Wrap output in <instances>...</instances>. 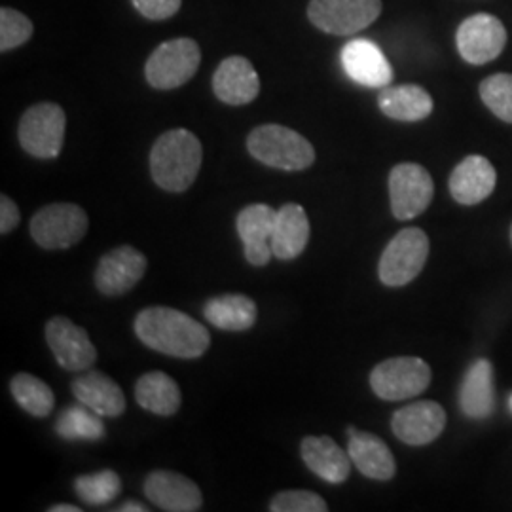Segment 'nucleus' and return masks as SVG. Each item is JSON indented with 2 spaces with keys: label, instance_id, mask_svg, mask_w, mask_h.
I'll use <instances>...</instances> for the list:
<instances>
[{
  "label": "nucleus",
  "instance_id": "obj_1",
  "mask_svg": "<svg viewBox=\"0 0 512 512\" xmlns=\"http://www.w3.org/2000/svg\"><path fill=\"white\" fill-rule=\"evenodd\" d=\"M137 338L158 353L179 359H198L211 346L205 325L183 311L167 306H152L135 317Z\"/></svg>",
  "mask_w": 512,
  "mask_h": 512
},
{
  "label": "nucleus",
  "instance_id": "obj_2",
  "mask_svg": "<svg viewBox=\"0 0 512 512\" xmlns=\"http://www.w3.org/2000/svg\"><path fill=\"white\" fill-rule=\"evenodd\" d=\"M202 160L200 139L188 129H171L150 150V173L162 190L184 192L196 181Z\"/></svg>",
  "mask_w": 512,
  "mask_h": 512
},
{
  "label": "nucleus",
  "instance_id": "obj_3",
  "mask_svg": "<svg viewBox=\"0 0 512 512\" xmlns=\"http://www.w3.org/2000/svg\"><path fill=\"white\" fill-rule=\"evenodd\" d=\"M247 150L260 164L281 171H304L315 162V148L298 131L279 124H264L247 137Z\"/></svg>",
  "mask_w": 512,
  "mask_h": 512
},
{
  "label": "nucleus",
  "instance_id": "obj_4",
  "mask_svg": "<svg viewBox=\"0 0 512 512\" xmlns=\"http://www.w3.org/2000/svg\"><path fill=\"white\" fill-rule=\"evenodd\" d=\"M202 63L200 44L192 38H173L160 44L145 65L147 82L154 90L181 88L198 73Z\"/></svg>",
  "mask_w": 512,
  "mask_h": 512
},
{
  "label": "nucleus",
  "instance_id": "obj_5",
  "mask_svg": "<svg viewBox=\"0 0 512 512\" xmlns=\"http://www.w3.org/2000/svg\"><path fill=\"white\" fill-rule=\"evenodd\" d=\"M67 116L55 103H38L25 110L19 120V145L40 160L57 158L65 143Z\"/></svg>",
  "mask_w": 512,
  "mask_h": 512
},
{
  "label": "nucleus",
  "instance_id": "obj_6",
  "mask_svg": "<svg viewBox=\"0 0 512 512\" xmlns=\"http://www.w3.org/2000/svg\"><path fill=\"white\" fill-rule=\"evenodd\" d=\"M429 256V238L420 228H404L385 247L378 274L387 287H404L420 275Z\"/></svg>",
  "mask_w": 512,
  "mask_h": 512
},
{
  "label": "nucleus",
  "instance_id": "obj_7",
  "mask_svg": "<svg viewBox=\"0 0 512 512\" xmlns=\"http://www.w3.org/2000/svg\"><path fill=\"white\" fill-rule=\"evenodd\" d=\"M382 14V0H310L308 18L323 33L349 37Z\"/></svg>",
  "mask_w": 512,
  "mask_h": 512
},
{
  "label": "nucleus",
  "instance_id": "obj_8",
  "mask_svg": "<svg viewBox=\"0 0 512 512\" xmlns=\"http://www.w3.org/2000/svg\"><path fill=\"white\" fill-rule=\"evenodd\" d=\"M88 232V215L76 203H50L31 220V236L42 249H69Z\"/></svg>",
  "mask_w": 512,
  "mask_h": 512
},
{
  "label": "nucleus",
  "instance_id": "obj_9",
  "mask_svg": "<svg viewBox=\"0 0 512 512\" xmlns=\"http://www.w3.org/2000/svg\"><path fill=\"white\" fill-rule=\"evenodd\" d=\"M431 378V368L420 357H395L372 370L370 387L384 401H404L421 395Z\"/></svg>",
  "mask_w": 512,
  "mask_h": 512
},
{
  "label": "nucleus",
  "instance_id": "obj_10",
  "mask_svg": "<svg viewBox=\"0 0 512 512\" xmlns=\"http://www.w3.org/2000/svg\"><path fill=\"white\" fill-rule=\"evenodd\" d=\"M435 184L425 167L418 164L395 165L389 173V198L393 217L410 220L420 217L421 213L433 202Z\"/></svg>",
  "mask_w": 512,
  "mask_h": 512
},
{
  "label": "nucleus",
  "instance_id": "obj_11",
  "mask_svg": "<svg viewBox=\"0 0 512 512\" xmlns=\"http://www.w3.org/2000/svg\"><path fill=\"white\" fill-rule=\"evenodd\" d=\"M459 55L471 65H486L499 57L507 44L505 25L490 14L465 19L456 33Z\"/></svg>",
  "mask_w": 512,
  "mask_h": 512
},
{
  "label": "nucleus",
  "instance_id": "obj_12",
  "mask_svg": "<svg viewBox=\"0 0 512 512\" xmlns=\"http://www.w3.org/2000/svg\"><path fill=\"white\" fill-rule=\"evenodd\" d=\"M46 342L61 368L80 372L97 361V349L88 332L67 317H54L46 325Z\"/></svg>",
  "mask_w": 512,
  "mask_h": 512
},
{
  "label": "nucleus",
  "instance_id": "obj_13",
  "mask_svg": "<svg viewBox=\"0 0 512 512\" xmlns=\"http://www.w3.org/2000/svg\"><path fill=\"white\" fill-rule=\"evenodd\" d=\"M147 272V256L131 245L109 251L97 264L95 287L99 293L116 296L131 291Z\"/></svg>",
  "mask_w": 512,
  "mask_h": 512
},
{
  "label": "nucleus",
  "instance_id": "obj_14",
  "mask_svg": "<svg viewBox=\"0 0 512 512\" xmlns=\"http://www.w3.org/2000/svg\"><path fill=\"white\" fill-rule=\"evenodd\" d=\"M342 67L349 78L365 88H385L393 80V69L384 52L366 38L349 40L342 48Z\"/></svg>",
  "mask_w": 512,
  "mask_h": 512
},
{
  "label": "nucleus",
  "instance_id": "obj_15",
  "mask_svg": "<svg viewBox=\"0 0 512 512\" xmlns=\"http://www.w3.org/2000/svg\"><path fill=\"white\" fill-rule=\"evenodd\" d=\"M446 427V412L439 403L420 401L395 412L391 429L395 437L410 446H425L440 437Z\"/></svg>",
  "mask_w": 512,
  "mask_h": 512
},
{
  "label": "nucleus",
  "instance_id": "obj_16",
  "mask_svg": "<svg viewBox=\"0 0 512 512\" xmlns=\"http://www.w3.org/2000/svg\"><path fill=\"white\" fill-rule=\"evenodd\" d=\"M277 211L266 203L247 205L239 211L236 219L239 239L243 241L245 258L253 266H266L274 251H272V234H274Z\"/></svg>",
  "mask_w": 512,
  "mask_h": 512
},
{
  "label": "nucleus",
  "instance_id": "obj_17",
  "mask_svg": "<svg viewBox=\"0 0 512 512\" xmlns=\"http://www.w3.org/2000/svg\"><path fill=\"white\" fill-rule=\"evenodd\" d=\"M145 495L162 511L196 512L203 507L202 490L175 471H154L145 480Z\"/></svg>",
  "mask_w": 512,
  "mask_h": 512
},
{
  "label": "nucleus",
  "instance_id": "obj_18",
  "mask_svg": "<svg viewBox=\"0 0 512 512\" xmlns=\"http://www.w3.org/2000/svg\"><path fill=\"white\" fill-rule=\"evenodd\" d=\"M213 92L226 105H249L258 97L260 78L247 57L232 55L220 61L213 74Z\"/></svg>",
  "mask_w": 512,
  "mask_h": 512
},
{
  "label": "nucleus",
  "instance_id": "obj_19",
  "mask_svg": "<svg viewBox=\"0 0 512 512\" xmlns=\"http://www.w3.org/2000/svg\"><path fill=\"white\" fill-rule=\"evenodd\" d=\"M497 173L492 162L484 156H467L450 175V194L461 205H476L492 196Z\"/></svg>",
  "mask_w": 512,
  "mask_h": 512
},
{
  "label": "nucleus",
  "instance_id": "obj_20",
  "mask_svg": "<svg viewBox=\"0 0 512 512\" xmlns=\"http://www.w3.org/2000/svg\"><path fill=\"white\" fill-rule=\"evenodd\" d=\"M73 395L78 403L86 404L105 418H118L126 410V395L112 378L97 370H86L74 378Z\"/></svg>",
  "mask_w": 512,
  "mask_h": 512
},
{
  "label": "nucleus",
  "instance_id": "obj_21",
  "mask_svg": "<svg viewBox=\"0 0 512 512\" xmlns=\"http://www.w3.org/2000/svg\"><path fill=\"white\" fill-rule=\"evenodd\" d=\"M348 454L361 475L374 480H391L397 473V463L384 440L372 433L349 427Z\"/></svg>",
  "mask_w": 512,
  "mask_h": 512
},
{
  "label": "nucleus",
  "instance_id": "obj_22",
  "mask_svg": "<svg viewBox=\"0 0 512 512\" xmlns=\"http://www.w3.org/2000/svg\"><path fill=\"white\" fill-rule=\"evenodd\" d=\"M459 408L471 420H486L494 414V366L488 359L469 366L459 389Z\"/></svg>",
  "mask_w": 512,
  "mask_h": 512
},
{
  "label": "nucleus",
  "instance_id": "obj_23",
  "mask_svg": "<svg viewBox=\"0 0 512 512\" xmlns=\"http://www.w3.org/2000/svg\"><path fill=\"white\" fill-rule=\"evenodd\" d=\"M300 454L313 475L329 484H344L351 473V458L330 437H306Z\"/></svg>",
  "mask_w": 512,
  "mask_h": 512
},
{
  "label": "nucleus",
  "instance_id": "obj_24",
  "mask_svg": "<svg viewBox=\"0 0 512 512\" xmlns=\"http://www.w3.org/2000/svg\"><path fill=\"white\" fill-rule=\"evenodd\" d=\"M310 241V220L302 205L285 203L275 217L272 251L279 260L302 255Z\"/></svg>",
  "mask_w": 512,
  "mask_h": 512
},
{
  "label": "nucleus",
  "instance_id": "obj_25",
  "mask_svg": "<svg viewBox=\"0 0 512 512\" xmlns=\"http://www.w3.org/2000/svg\"><path fill=\"white\" fill-rule=\"evenodd\" d=\"M378 107L391 120L420 122L433 112V99L416 84L385 86L378 93Z\"/></svg>",
  "mask_w": 512,
  "mask_h": 512
},
{
  "label": "nucleus",
  "instance_id": "obj_26",
  "mask_svg": "<svg viewBox=\"0 0 512 512\" xmlns=\"http://www.w3.org/2000/svg\"><path fill=\"white\" fill-rule=\"evenodd\" d=\"M203 315L217 329L241 332L255 325L256 304L245 294H222L205 302Z\"/></svg>",
  "mask_w": 512,
  "mask_h": 512
},
{
  "label": "nucleus",
  "instance_id": "obj_27",
  "mask_svg": "<svg viewBox=\"0 0 512 512\" xmlns=\"http://www.w3.org/2000/svg\"><path fill=\"white\" fill-rule=\"evenodd\" d=\"M135 399L141 408L158 416H173L181 408V389L173 378L154 370L139 378Z\"/></svg>",
  "mask_w": 512,
  "mask_h": 512
},
{
  "label": "nucleus",
  "instance_id": "obj_28",
  "mask_svg": "<svg viewBox=\"0 0 512 512\" xmlns=\"http://www.w3.org/2000/svg\"><path fill=\"white\" fill-rule=\"evenodd\" d=\"M103 416L93 412L86 404L65 408L55 421V433L65 440H101L105 437Z\"/></svg>",
  "mask_w": 512,
  "mask_h": 512
},
{
  "label": "nucleus",
  "instance_id": "obj_29",
  "mask_svg": "<svg viewBox=\"0 0 512 512\" xmlns=\"http://www.w3.org/2000/svg\"><path fill=\"white\" fill-rule=\"evenodd\" d=\"M10 391L16 403L35 418H46L54 410V391L33 374H16L10 382Z\"/></svg>",
  "mask_w": 512,
  "mask_h": 512
},
{
  "label": "nucleus",
  "instance_id": "obj_30",
  "mask_svg": "<svg viewBox=\"0 0 512 512\" xmlns=\"http://www.w3.org/2000/svg\"><path fill=\"white\" fill-rule=\"evenodd\" d=\"M74 492L88 505H107L122 492V480L109 469L82 475L74 480Z\"/></svg>",
  "mask_w": 512,
  "mask_h": 512
},
{
  "label": "nucleus",
  "instance_id": "obj_31",
  "mask_svg": "<svg viewBox=\"0 0 512 512\" xmlns=\"http://www.w3.org/2000/svg\"><path fill=\"white\" fill-rule=\"evenodd\" d=\"M480 97L484 105L495 116L507 124H512V74L499 73L488 76L480 84Z\"/></svg>",
  "mask_w": 512,
  "mask_h": 512
},
{
  "label": "nucleus",
  "instance_id": "obj_32",
  "mask_svg": "<svg viewBox=\"0 0 512 512\" xmlns=\"http://www.w3.org/2000/svg\"><path fill=\"white\" fill-rule=\"evenodd\" d=\"M33 23L27 16L18 10L2 6L0 10V52L6 54L23 46L29 38L33 37Z\"/></svg>",
  "mask_w": 512,
  "mask_h": 512
},
{
  "label": "nucleus",
  "instance_id": "obj_33",
  "mask_svg": "<svg viewBox=\"0 0 512 512\" xmlns=\"http://www.w3.org/2000/svg\"><path fill=\"white\" fill-rule=\"evenodd\" d=\"M272 512H327L329 505L321 495L308 490H287L275 495L270 503Z\"/></svg>",
  "mask_w": 512,
  "mask_h": 512
},
{
  "label": "nucleus",
  "instance_id": "obj_34",
  "mask_svg": "<svg viewBox=\"0 0 512 512\" xmlns=\"http://www.w3.org/2000/svg\"><path fill=\"white\" fill-rule=\"evenodd\" d=\"M135 10L152 21L173 18L179 10L183 0H131Z\"/></svg>",
  "mask_w": 512,
  "mask_h": 512
},
{
  "label": "nucleus",
  "instance_id": "obj_35",
  "mask_svg": "<svg viewBox=\"0 0 512 512\" xmlns=\"http://www.w3.org/2000/svg\"><path fill=\"white\" fill-rule=\"evenodd\" d=\"M21 220L18 205L8 196H0V234H10Z\"/></svg>",
  "mask_w": 512,
  "mask_h": 512
},
{
  "label": "nucleus",
  "instance_id": "obj_36",
  "mask_svg": "<svg viewBox=\"0 0 512 512\" xmlns=\"http://www.w3.org/2000/svg\"><path fill=\"white\" fill-rule=\"evenodd\" d=\"M118 512H148L147 507L145 505H141V503H137V501H128V503H124L122 507H118L116 509Z\"/></svg>",
  "mask_w": 512,
  "mask_h": 512
},
{
  "label": "nucleus",
  "instance_id": "obj_37",
  "mask_svg": "<svg viewBox=\"0 0 512 512\" xmlns=\"http://www.w3.org/2000/svg\"><path fill=\"white\" fill-rule=\"evenodd\" d=\"M50 512H80L82 509L80 507H74V505H65V503H59V505H54V507H50L48 509Z\"/></svg>",
  "mask_w": 512,
  "mask_h": 512
},
{
  "label": "nucleus",
  "instance_id": "obj_38",
  "mask_svg": "<svg viewBox=\"0 0 512 512\" xmlns=\"http://www.w3.org/2000/svg\"><path fill=\"white\" fill-rule=\"evenodd\" d=\"M509 408H511V412H512V395H511V399H509Z\"/></svg>",
  "mask_w": 512,
  "mask_h": 512
},
{
  "label": "nucleus",
  "instance_id": "obj_39",
  "mask_svg": "<svg viewBox=\"0 0 512 512\" xmlns=\"http://www.w3.org/2000/svg\"><path fill=\"white\" fill-rule=\"evenodd\" d=\"M511 243H512V226H511Z\"/></svg>",
  "mask_w": 512,
  "mask_h": 512
}]
</instances>
